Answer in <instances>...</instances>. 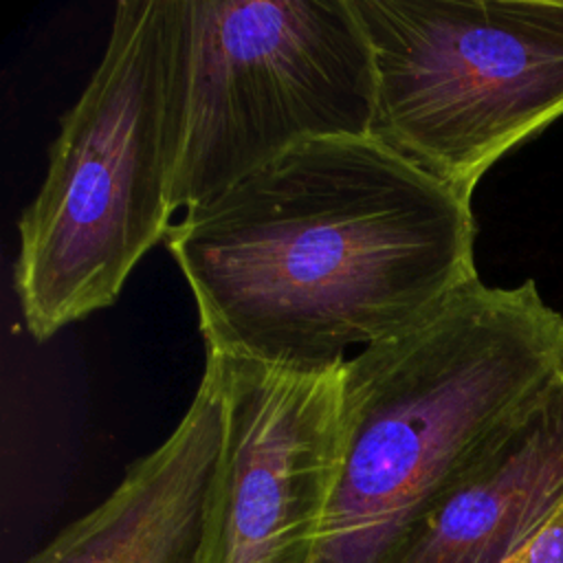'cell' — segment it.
Returning a JSON list of instances; mask_svg holds the SVG:
<instances>
[{"label":"cell","instance_id":"obj_1","mask_svg":"<svg viewBox=\"0 0 563 563\" xmlns=\"http://www.w3.org/2000/svg\"><path fill=\"white\" fill-rule=\"evenodd\" d=\"M471 200L374 136L299 143L169 227L209 354L323 369L438 314L475 268Z\"/></svg>","mask_w":563,"mask_h":563},{"label":"cell","instance_id":"obj_2","mask_svg":"<svg viewBox=\"0 0 563 563\" xmlns=\"http://www.w3.org/2000/svg\"><path fill=\"white\" fill-rule=\"evenodd\" d=\"M559 383L563 314L534 279H475L429 321L345 358V457L323 563H383L488 440Z\"/></svg>","mask_w":563,"mask_h":563},{"label":"cell","instance_id":"obj_3","mask_svg":"<svg viewBox=\"0 0 563 563\" xmlns=\"http://www.w3.org/2000/svg\"><path fill=\"white\" fill-rule=\"evenodd\" d=\"M189 0H121L99 66L59 119L44 180L18 222L13 284L35 341L112 306L172 227Z\"/></svg>","mask_w":563,"mask_h":563},{"label":"cell","instance_id":"obj_4","mask_svg":"<svg viewBox=\"0 0 563 563\" xmlns=\"http://www.w3.org/2000/svg\"><path fill=\"white\" fill-rule=\"evenodd\" d=\"M376 75L372 136L464 198L563 117V0H350Z\"/></svg>","mask_w":563,"mask_h":563},{"label":"cell","instance_id":"obj_5","mask_svg":"<svg viewBox=\"0 0 563 563\" xmlns=\"http://www.w3.org/2000/svg\"><path fill=\"white\" fill-rule=\"evenodd\" d=\"M189 11L174 213L299 143L372 136L374 59L350 0H189Z\"/></svg>","mask_w":563,"mask_h":563},{"label":"cell","instance_id":"obj_6","mask_svg":"<svg viewBox=\"0 0 563 563\" xmlns=\"http://www.w3.org/2000/svg\"><path fill=\"white\" fill-rule=\"evenodd\" d=\"M207 356L227 424L198 563H323L345 457V361L288 369Z\"/></svg>","mask_w":563,"mask_h":563},{"label":"cell","instance_id":"obj_7","mask_svg":"<svg viewBox=\"0 0 563 563\" xmlns=\"http://www.w3.org/2000/svg\"><path fill=\"white\" fill-rule=\"evenodd\" d=\"M224 424L222 374L205 356L196 396L167 440L24 563H198Z\"/></svg>","mask_w":563,"mask_h":563},{"label":"cell","instance_id":"obj_8","mask_svg":"<svg viewBox=\"0 0 563 563\" xmlns=\"http://www.w3.org/2000/svg\"><path fill=\"white\" fill-rule=\"evenodd\" d=\"M563 504V383L517 411L383 563H504Z\"/></svg>","mask_w":563,"mask_h":563},{"label":"cell","instance_id":"obj_9","mask_svg":"<svg viewBox=\"0 0 563 563\" xmlns=\"http://www.w3.org/2000/svg\"><path fill=\"white\" fill-rule=\"evenodd\" d=\"M504 563H563V504L539 532Z\"/></svg>","mask_w":563,"mask_h":563}]
</instances>
